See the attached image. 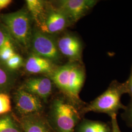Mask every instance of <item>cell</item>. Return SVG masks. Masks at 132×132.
<instances>
[{
    "mask_svg": "<svg viewBox=\"0 0 132 132\" xmlns=\"http://www.w3.org/2000/svg\"><path fill=\"white\" fill-rule=\"evenodd\" d=\"M50 76V79L61 90L65 97L80 113L86 105L79 97L86 77L85 69L81 63L70 62L56 68Z\"/></svg>",
    "mask_w": 132,
    "mask_h": 132,
    "instance_id": "1",
    "label": "cell"
},
{
    "mask_svg": "<svg viewBox=\"0 0 132 132\" xmlns=\"http://www.w3.org/2000/svg\"><path fill=\"white\" fill-rule=\"evenodd\" d=\"M127 94L126 82L120 83L113 80L108 88L90 103L86 104L80 112L82 118L85 113L89 112L106 113L111 117L118 115L120 110H125L126 106L121 102L123 95Z\"/></svg>",
    "mask_w": 132,
    "mask_h": 132,
    "instance_id": "2",
    "label": "cell"
},
{
    "mask_svg": "<svg viewBox=\"0 0 132 132\" xmlns=\"http://www.w3.org/2000/svg\"><path fill=\"white\" fill-rule=\"evenodd\" d=\"M47 118L55 132H75L83 118L76 107L62 97L53 100Z\"/></svg>",
    "mask_w": 132,
    "mask_h": 132,
    "instance_id": "3",
    "label": "cell"
},
{
    "mask_svg": "<svg viewBox=\"0 0 132 132\" xmlns=\"http://www.w3.org/2000/svg\"><path fill=\"white\" fill-rule=\"evenodd\" d=\"M5 28L13 40L24 48L30 47L32 35L31 16L28 11L21 10L1 16Z\"/></svg>",
    "mask_w": 132,
    "mask_h": 132,
    "instance_id": "4",
    "label": "cell"
},
{
    "mask_svg": "<svg viewBox=\"0 0 132 132\" xmlns=\"http://www.w3.org/2000/svg\"><path fill=\"white\" fill-rule=\"evenodd\" d=\"M36 24L40 31L50 35L61 32L72 24L61 10L46 2L45 11Z\"/></svg>",
    "mask_w": 132,
    "mask_h": 132,
    "instance_id": "5",
    "label": "cell"
},
{
    "mask_svg": "<svg viewBox=\"0 0 132 132\" xmlns=\"http://www.w3.org/2000/svg\"><path fill=\"white\" fill-rule=\"evenodd\" d=\"M32 53L52 61H58L61 54L57 42L50 36L39 29L32 31L30 47Z\"/></svg>",
    "mask_w": 132,
    "mask_h": 132,
    "instance_id": "6",
    "label": "cell"
},
{
    "mask_svg": "<svg viewBox=\"0 0 132 132\" xmlns=\"http://www.w3.org/2000/svg\"><path fill=\"white\" fill-rule=\"evenodd\" d=\"M14 100L15 109L19 118L43 113L42 100L21 88L15 92Z\"/></svg>",
    "mask_w": 132,
    "mask_h": 132,
    "instance_id": "7",
    "label": "cell"
},
{
    "mask_svg": "<svg viewBox=\"0 0 132 132\" xmlns=\"http://www.w3.org/2000/svg\"><path fill=\"white\" fill-rule=\"evenodd\" d=\"M98 2L96 0H61L57 2V7L72 24L85 16Z\"/></svg>",
    "mask_w": 132,
    "mask_h": 132,
    "instance_id": "8",
    "label": "cell"
},
{
    "mask_svg": "<svg viewBox=\"0 0 132 132\" xmlns=\"http://www.w3.org/2000/svg\"><path fill=\"white\" fill-rule=\"evenodd\" d=\"M56 42L60 54L68 58L70 62H82L83 44L77 36L68 33L62 36Z\"/></svg>",
    "mask_w": 132,
    "mask_h": 132,
    "instance_id": "9",
    "label": "cell"
},
{
    "mask_svg": "<svg viewBox=\"0 0 132 132\" xmlns=\"http://www.w3.org/2000/svg\"><path fill=\"white\" fill-rule=\"evenodd\" d=\"M52 83L50 78L47 77L31 78L26 80L21 88L47 102L52 94Z\"/></svg>",
    "mask_w": 132,
    "mask_h": 132,
    "instance_id": "10",
    "label": "cell"
},
{
    "mask_svg": "<svg viewBox=\"0 0 132 132\" xmlns=\"http://www.w3.org/2000/svg\"><path fill=\"white\" fill-rule=\"evenodd\" d=\"M23 132H56L43 113L18 118Z\"/></svg>",
    "mask_w": 132,
    "mask_h": 132,
    "instance_id": "11",
    "label": "cell"
},
{
    "mask_svg": "<svg viewBox=\"0 0 132 132\" xmlns=\"http://www.w3.org/2000/svg\"><path fill=\"white\" fill-rule=\"evenodd\" d=\"M27 72L31 74H51L55 69L53 62L47 59L32 53L24 64Z\"/></svg>",
    "mask_w": 132,
    "mask_h": 132,
    "instance_id": "12",
    "label": "cell"
},
{
    "mask_svg": "<svg viewBox=\"0 0 132 132\" xmlns=\"http://www.w3.org/2000/svg\"><path fill=\"white\" fill-rule=\"evenodd\" d=\"M75 132H112L111 123L82 118Z\"/></svg>",
    "mask_w": 132,
    "mask_h": 132,
    "instance_id": "13",
    "label": "cell"
},
{
    "mask_svg": "<svg viewBox=\"0 0 132 132\" xmlns=\"http://www.w3.org/2000/svg\"><path fill=\"white\" fill-rule=\"evenodd\" d=\"M0 132H23L18 119L10 113L0 117Z\"/></svg>",
    "mask_w": 132,
    "mask_h": 132,
    "instance_id": "14",
    "label": "cell"
},
{
    "mask_svg": "<svg viewBox=\"0 0 132 132\" xmlns=\"http://www.w3.org/2000/svg\"><path fill=\"white\" fill-rule=\"evenodd\" d=\"M14 83L13 75L0 61V93H6L13 87Z\"/></svg>",
    "mask_w": 132,
    "mask_h": 132,
    "instance_id": "15",
    "label": "cell"
},
{
    "mask_svg": "<svg viewBox=\"0 0 132 132\" xmlns=\"http://www.w3.org/2000/svg\"><path fill=\"white\" fill-rule=\"evenodd\" d=\"M26 4L28 13L37 24L45 11L46 2L41 0H27Z\"/></svg>",
    "mask_w": 132,
    "mask_h": 132,
    "instance_id": "16",
    "label": "cell"
},
{
    "mask_svg": "<svg viewBox=\"0 0 132 132\" xmlns=\"http://www.w3.org/2000/svg\"><path fill=\"white\" fill-rule=\"evenodd\" d=\"M11 111V105L9 95L0 93V115L9 113Z\"/></svg>",
    "mask_w": 132,
    "mask_h": 132,
    "instance_id": "17",
    "label": "cell"
},
{
    "mask_svg": "<svg viewBox=\"0 0 132 132\" xmlns=\"http://www.w3.org/2000/svg\"><path fill=\"white\" fill-rule=\"evenodd\" d=\"M4 64L10 71L17 70L23 65V59L21 56L16 53Z\"/></svg>",
    "mask_w": 132,
    "mask_h": 132,
    "instance_id": "18",
    "label": "cell"
},
{
    "mask_svg": "<svg viewBox=\"0 0 132 132\" xmlns=\"http://www.w3.org/2000/svg\"><path fill=\"white\" fill-rule=\"evenodd\" d=\"M13 40L5 28H0V48L5 46L14 47Z\"/></svg>",
    "mask_w": 132,
    "mask_h": 132,
    "instance_id": "19",
    "label": "cell"
},
{
    "mask_svg": "<svg viewBox=\"0 0 132 132\" xmlns=\"http://www.w3.org/2000/svg\"><path fill=\"white\" fill-rule=\"evenodd\" d=\"M16 53L14 47L5 46L0 48V61L4 64Z\"/></svg>",
    "mask_w": 132,
    "mask_h": 132,
    "instance_id": "20",
    "label": "cell"
},
{
    "mask_svg": "<svg viewBox=\"0 0 132 132\" xmlns=\"http://www.w3.org/2000/svg\"><path fill=\"white\" fill-rule=\"evenodd\" d=\"M121 118L129 127L132 129V97L130 102L121 114Z\"/></svg>",
    "mask_w": 132,
    "mask_h": 132,
    "instance_id": "21",
    "label": "cell"
},
{
    "mask_svg": "<svg viewBox=\"0 0 132 132\" xmlns=\"http://www.w3.org/2000/svg\"><path fill=\"white\" fill-rule=\"evenodd\" d=\"M111 118V125L112 132H122L120 129L117 120V116L114 115L110 117Z\"/></svg>",
    "mask_w": 132,
    "mask_h": 132,
    "instance_id": "22",
    "label": "cell"
},
{
    "mask_svg": "<svg viewBox=\"0 0 132 132\" xmlns=\"http://www.w3.org/2000/svg\"><path fill=\"white\" fill-rule=\"evenodd\" d=\"M127 89V94H129L130 97H132V64L131 71L128 80L125 81Z\"/></svg>",
    "mask_w": 132,
    "mask_h": 132,
    "instance_id": "23",
    "label": "cell"
},
{
    "mask_svg": "<svg viewBox=\"0 0 132 132\" xmlns=\"http://www.w3.org/2000/svg\"><path fill=\"white\" fill-rule=\"evenodd\" d=\"M12 2L11 0H0V10L6 8Z\"/></svg>",
    "mask_w": 132,
    "mask_h": 132,
    "instance_id": "24",
    "label": "cell"
}]
</instances>
